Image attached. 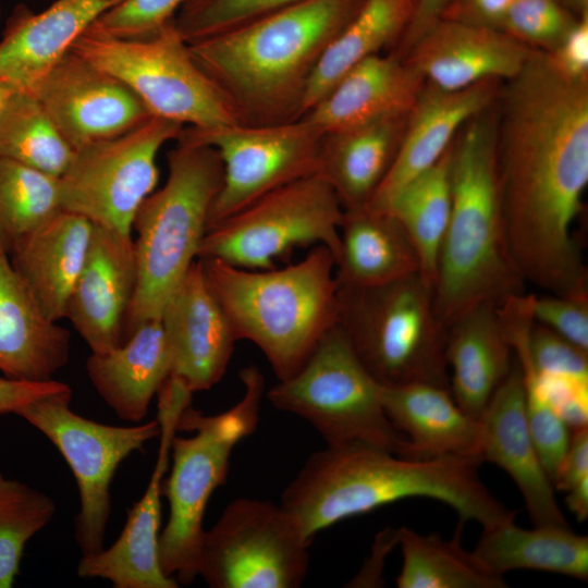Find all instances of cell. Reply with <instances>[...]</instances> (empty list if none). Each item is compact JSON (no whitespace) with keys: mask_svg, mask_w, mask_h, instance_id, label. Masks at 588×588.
Wrapping results in <instances>:
<instances>
[{"mask_svg":"<svg viewBox=\"0 0 588 588\" xmlns=\"http://www.w3.org/2000/svg\"><path fill=\"white\" fill-rule=\"evenodd\" d=\"M445 356L453 399L479 418L514 362L498 305L480 304L452 323L446 330Z\"/></svg>","mask_w":588,"mask_h":588,"instance_id":"cell-30","label":"cell"},{"mask_svg":"<svg viewBox=\"0 0 588 588\" xmlns=\"http://www.w3.org/2000/svg\"><path fill=\"white\" fill-rule=\"evenodd\" d=\"M56 510L49 495L0 471V588L14 585L26 543L51 522Z\"/></svg>","mask_w":588,"mask_h":588,"instance_id":"cell-39","label":"cell"},{"mask_svg":"<svg viewBox=\"0 0 588 588\" xmlns=\"http://www.w3.org/2000/svg\"><path fill=\"white\" fill-rule=\"evenodd\" d=\"M577 17L588 13V0H556Z\"/></svg>","mask_w":588,"mask_h":588,"instance_id":"cell-51","label":"cell"},{"mask_svg":"<svg viewBox=\"0 0 588 588\" xmlns=\"http://www.w3.org/2000/svg\"><path fill=\"white\" fill-rule=\"evenodd\" d=\"M416 0H365L329 46L311 76L303 103V117L319 102L354 65L384 48H394L407 27ZM391 49V50H392Z\"/></svg>","mask_w":588,"mask_h":588,"instance_id":"cell-33","label":"cell"},{"mask_svg":"<svg viewBox=\"0 0 588 588\" xmlns=\"http://www.w3.org/2000/svg\"><path fill=\"white\" fill-rule=\"evenodd\" d=\"M529 354L540 377L588 382V352L537 322L529 335Z\"/></svg>","mask_w":588,"mask_h":588,"instance_id":"cell-43","label":"cell"},{"mask_svg":"<svg viewBox=\"0 0 588 588\" xmlns=\"http://www.w3.org/2000/svg\"><path fill=\"white\" fill-rule=\"evenodd\" d=\"M87 376L103 402L121 419L140 422L152 397L170 376L161 318L144 321L118 347L90 353Z\"/></svg>","mask_w":588,"mask_h":588,"instance_id":"cell-28","label":"cell"},{"mask_svg":"<svg viewBox=\"0 0 588 588\" xmlns=\"http://www.w3.org/2000/svg\"><path fill=\"white\" fill-rule=\"evenodd\" d=\"M499 82L487 79L455 91L425 82L408 113L395 159L367 205L387 211L406 184L440 160L461 128L490 108L499 94Z\"/></svg>","mask_w":588,"mask_h":588,"instance_id":"cell-22","label":"cell"},{"mask_svg":"<svg viewBox=\"0 0 588 588\" xmlns=\"http://www.w3.org/2000/svg\"><path fill=\"white\" fill-rule=\"evenodd\" d=\"M192 392L181 381L169 377L157 393L160 444L156 465L143 497L128 510L121 535L108 549L82 556L77 565L81 578L109 580L114 588H177L159 562L161 495L169 467L171 443L177 420L191 404Z\"/></svg>","mask_w":588,"mask_h":588,"instance_id":"cell-16","label":"cell"},{"mask_svg":"<svg viewBox=\"0 0 588 588\" xmlns=\"http://www.w3.org/2000/svg\"><path fill=\"white\" fill-rule=\"evenodd\" d=\"M136 281L131 233L93 223L85 262L65 313L93 353H103L123 343L124 321Z\"/></svg>","mask_w":588,"mask_h":588,"instance_id":"cell-19","label":"cell"},{"mask_svg":"<svg viewBox=\"0 0 588 588\" xmlns=\"http://www.w3.org/2000/svg\"><path fill=\"white\" fill-rule=\"evenodd\" d=\"M338 284L375 286L419 273L416 249L400 221L368 205L343 209Z\"/></svg>","mask_w":588,"mask_h":588,"instance_id":"cell-31","label":"cell"},{"mask_svg":"<svg viewBox=\"0 0 588 588\" xmlns=\"http://www.w3.org/2000/svg\"><path fill=\"white\" fill-rule=\"evenodd\" d=\"M588 479V427L572 431L565 457L553 478L555 490L566 492Z\"/></svg>","mask_w":588,"mask_h":588,"instance_id":"cell-47","label":"cell"},{"mask_svg":"<svg viewBox=\"0 0 588 588\" xmlns=\"http://www.w3.org/2000/svg\"><path fill=\"white\" fill-rule=\"evenodd\" d=\"M451 148V216L433 284L445 330L471 308L525 292L511 257L498 175V122L488 109L470 119Z\"/></svg>","mask_w":588,"mask_h":588,"instance_id":"cell-4","label":"cell"},{"mask_svg":"<svg viewBox=\"0 0 588 588\" xmlns=\"http://www.w3.org/2000/svg\"><path fill=\"white\" fill-rule=\"evenodd\" d=\"M160 318L170 376L192 393L217 384L226 371L236 339L200 259L191 265Z\"/></svg>","mask_w":588,"mask_h":588,"instance_id":"cell-18","label":"cell"},{"mask_svg":"<svg viewBox=\"0 0 588 588\" xmlns=\"http://www.w3.org/2000/svg\"><path fill=\"white\" fill-rule=\"evenodd\" d=\"M408 113L323 132L318 173L343 209L362 207L372 198L395 159Z\"/></svg>","mask_w":588,"mask_h":588,"instance_id":"cell-27","label":"cell"},{"mask_svg":"<svg viewBox=\"0 0 588 588\" xmlns=\"http://www.w3.org/2000/svg\"><path fill=\"white\" fill-rule=\"evenodd\" d=\"M186 0H122L105 11L89 28L119 38H143L170 23Z\"/></svg>","mask_w":588,"mask_h":588,"instance_id":"cell-42","label":"cell"},{"mask_svg":"<svg viewBox=\"0 0 588 588\" xmlns=\"http://www.w3.org/2000/svg\"><path fill=\"white\" fill-rule=\"evenodd\" d=\"M342 215L334 191L316 173L264 195L209 228L197 259L267 270L297 247L323 245L336 262Z\"/></svg>","mask_w":588,"mask_h":588,"instance_id":"cell-11","label":"cell"},{"mask_svg":"<svg viewBox=\"0 0 588 588\" xmlns=\"http://www.w3.org/2000/svg\"><path fill=\"white\" fill-rule=\"evenodd\" d=\"M546 53L563 76L588 79V13L580 16L563 39Z\"/></svg>","mask_w":588,"mask_h":588,"instance_id":"cell-45","label":"cell"},{"mask_svg":"<svg viewBox=\"0 0 588 588\" xmlns=\"http://www.w3.org/2000/svg\"><path fill=\"white\" fill-rule=\"evenodd\" d=\"M168 152V177L137 209L132 229L137 281L123 342L144 321L160 318L197 259L208 216L223 183V163L211 146L176 138Z\"/></svg>","mask_w":588,"mask_h":588,"instance_id":"cell-6","label":"cell"},{"mask_svg":"<svg viewBox=\"0 0 588 588\" xmlns=\"http://www.w3.org/2000/svg\"><path fill=\"white\" fill-rule=\"evenodd\" d=\"M70 49L119 78L152 117L198 128L238 124L228 99L196 63L173 20L143 38L112 37L88 27Z\"/></svg>","mask_w":588,"mask_h":588,"instance_id":"cell-10","label":"cell"},{"mask_svg":"<svg viewBox=\"0 0 588 588\" xmlns=\"http://www.w3.org/2000/svg\"><path fill=\"white\" fill-rule=\"evenodd\" d=\"M578 19L556 0H514L501 30L529 48L549 52Z\"/></svg>","mask_w":588,"mask_h":588,"instance_id":"cell-41","label":"cell"},{"mask_svg":"<svg viewBox=\"0 0 588 588\" xmlns=\"http://www.w3.org/2000/svg\"><path fill=\"white\" fill-rule=\"evenodd\" d=\"M535 322L588 352V293L532 298Z\"/></svg>","mask_w":588,"mask_h":588,"instance_id":"cell-44","label":"cell"},{"mask_svg":"<svg viewBox=\"0 0 588 588\" xmlns=\"http://www.w3.org/2000/svg\"><path fill=\"white\" fill-rule=\"evenodd\" d=\"M449 2L450 0H416L409 23L391 51L403 58L419 38L442 19Z\"/></svg>","mask_w":588,"mask_h":588,"instance_id":"cell-49","label":"cell"},{"mask_svg":"<svg viewBox=\"0 0 588 588\" xmlns=\"http://www.w3.org/2000/svg\"><path fill=\"white\" fill-rule=\"evenodd\" d=\"M310 543L281 504L240 498L205 531L198 576L212 588H297Z\"/></svg>","mask_w":588,"mask_h":588,"instance_id":"cell-13","label":"cell"},{"mask_svg":"<svg viewBox=\"0 0 588 588\" xmlns=\"http://www.w3.org/2000/svg\"><path fill=\"white\" fill-rule=\"evenodd\" d=\"M70 387L60 381L29 382L0 376V414H15L37 399L62 392Z\"/></svg>","mask_w":588,"mask_h":588,"instance_id":"cell-48","label":"cell"},{"mask_svg":"<svg viewBox=\"0 0 588 588\" xmlns=\"http://www.w3.org/2000/svg\"><path fill=\"white\" fill-rule=\"evenodd\" d=\"M122 0H57L35 13L17 5L0 39V83L34 94L74 40Z\"/></svg>","mask_w":588,"mask_h":588,"instance_id":"cell-23","label":"cell"},{"mask_svg":"<svg viewBox=\"0 0 588 588\" xmlns=\"http://www.w3.org/2000/svg\"><path fill=\"white\" fill-rule=\"evenodd\" d=\"M474 552L494 573L537 569L588 579V538L571 527L522 528L513 520L483 528Z\"/></svg>","mask_w":588,"mask_h":588,"instance_id":"cell-32","label":"cell"},{"mask_svg":"<svg viewBox=\"0 0 588 588\" xmlns=\"http://www.w3.org/2000/svg\"><path fill=\"white\" fill-rule=\"evenodd\" d=\"M240 378L244 393L233 407L205 416L189 404L177 420V431L195 434L175 433L172 439L171 470L162 483L169 518L159 535L158 553L163 573L179 585H189L198 576L208 501L225 483L234 446L255 431L259 420L264 376L256 366H248Z\"/></svg>","mask_w":588,"mask_h":588,"instance_id":"cell-7","label":"cell"},{"mask_svg":"<svg viewBox=\"0 0 588 588\" xmlns=\"http://www.w3.org/2000/svg\"><path fill=\"white\" fill-rule=\"evenodd\" d=\"M71 388L37 399L15 412L39 430L70 466L79 492L75 539L83 556L105 548L111 515V482L120 464L160 434L158 419L120 427L100 424L70 408Z\"/></svg>","mask_w":588,"mask_h":588,"instance_id":"cell-12","label":"cell"},{"mask_svg":"<svg viewBox=\"0 0 588 588\" xmlns=\"http://www.w3.org/2000/svg\"><path fill=\"white\" fill-rule=\"evenodd\" d=\"M498 123V175L509 250L525 282L587 292L573 235L588 184V79L560 74L535 49L509 79Z\"/></svg>","mask_w":588,"mask_h":588,"instance_id":"cell-1","label":"cell"},{"mask_svg":"<svg viewBox=\"0 0 588 588\" xmlns=\"http://www.w3.org/2000/svg\"><path fill=\"white\" fill-rule=\"evenodd\" d=\"M33 95L74 151L120 136L152 117L119 78L71 49Z\"/></svg>","mask_w":588,"mask_h":588,"instance_id":"cell-17","label":"cell"},{"mask_svg":"<svg viewBox=\"0 0 588 588\" xmlns=\"http://www.w3.org/2000/svg\"><path fill=\"white\" fill-rule=\"evenodd\" d=\"M381 402L391 424L406 438L403 457L457 456L481 463L480 420L462 409L450 390L429 383L382 385Z\"/></svg>","mask_w":588,"mask_h":588,"instance_id":"cell-25","label":"cell"},{"mask_svg":"<svg viewBox=\"0 0 588 588\" xmlns=\"http://www.w3.org/2000/svg\"><path fill=\"white\" fill-rule=\"evenodd\" d=\"M475 460H411L364 444L327 445L313 453L284 489L281 505L304 535L411 498L440 501L460 522L489 528L515 518L485 486Z\"/></svg>","mask_w":588,"mask_h":588,"instance_id":"cell-2","label":"cell"},{"mask_svg":"<svg viewBox=\"0 0 588 588\" xmlns=\"http://www.w3.org/2000/svg\"><path fill=\"white\" fill-rule=\"evenodd\" d=\"M200 260L236 341L255 344L279 381L294 376L338 323L335 260L323 245L295 264L267 270Z\"/></svg>","mask_w":588,"mask_h":588,"instance_id":"cell-5","label":"cell"},{"mask_svg":"<svg viewBox=\"0 0 588 588\" xmlns=\"http://www.w3.org/2000/svg\"><path fill=\"white\" fill-rule=\"evenodd\" d=\"M61 210L59 177L0 158V246L9 256Z\"/></svg>","mask_w":588,"mask_h":588,"instance_id":"cell-37","label":"cell"},{"mask_svg":"<svg viewBox=\"0 0 588 588\" xmlns=\"http://www.w3.org/2000/svg\"><path fill=\"white\" fill-rule=\"evenodd\" d=\"M451 148L452 145L436 164L406 184L387 210L408 234L419 259V274L432 287L451 216Z\"/></svg>","mask_w":588,"mask_h":588,"instance_id":"cell-35","label":"cell"},{"mask_svg":"<svg viewBox=\"0 0 588 588\" xmlns=\"http://www.w3.org/2000/svg\"><path fill=\"white\" fill-rule=\"evenodd\" d=\"M183 127L150 117L120 136L75 150L59 177L62 210L131 233L137 209L157 186V155Z\"/></svg>","mask_w":588,"mask_h":588,"instance_id":"cell-14","label":"cell"},{"mask_svg":"<svg viewBox=\"0 0 588 588\" xmlns=\"http://www.w3.org/2000/svg\"><path fill=\"white\" fill-rule=\"evenodd\" d=\"M565 502L568 510L579 522L588 517V479L581 481L565 492Z\"/></svg>","mask_w":588,"mask_h":588,"instance_id":"cell-50","label":"cell"},{"mask_svg":"<svg viewBox=\"0 0 588 588\" xmlns=\"http://www.w3.org/2000/svg\"><path fill=\"white\" fill-rule=\"evenodd\" d=\"M73 156L38 99L14 93L0 114V158L60 177Z\"/></svg>","mask_w":588,"mask_h":588,"instance_id":"cell-36","label":"cell"},{"mask_svg":"<svg viewBox=\"0 0 588 588\" xmlns=\"http://www.w3.org/2000/svg\"><path fill=\"white\" fill-rule=\"evenodd\" d=\"M338 324L382 385L429 383L450 390L446 330L433 287L419 273L375 286L338 284Z\"/></svg>","mask_w":588,"mask_h":588,"instance_id":"cell-8","label":"cell"},{"mask_svg":"<svg viewBox=\"0 0 588 588\" xmlns=\"http://www.w3.org/2000/svg\"><path fill=\"white\" fill-rule=\"evenodd\" d=\"M322 134L305 118L269 125L184 126L177 138L213 147L223 163L207 230L264 195L318 173Z\"/></svg>","mask_w":588,"mask_h":588,"instance_id":"cell-15","label":"cell"},{"mask_svg":"<svg viewBox=\"0 0 588 588\" xmlns=\"http://www.w3.org/2000/svg\"><path fill=\"white\" fill-rule=\"evenodd\" d=\"M534 50L500 29L441 19L402 59L426 83L455 91L487 79L513 78Z\"/></svg>","mask_w":588,"mask_h":588,"instance_id":"cell-21","label":"cell"},{"mask_svg":"<svg viewBox=\"0 0 588 588\" xmlns=\"http://www.w3.org/2000/svg\"><path fill=\"white\" fill-rule=\"evenodd\" d=\"M365 0H301L253 22L188 44L231 105L238 124L303 117L305 94L329 46Z\"/></svg>","mask_w":588,"mask_h":588,"instance_id":"cell-3","label":"cell"},{"mask_svg":"<svg viewBox=\"0 0 588 588\" xmlns=\"http://www.w3.org/2000/svg\"><path fill=\"white\" fill-rule=\"evenodd\" d=\"M381 387L336 323L302 368L266 395L275 408L313 425L327 445L364 444L403 456L407 441L383 409Z\"/></svg>","mask_w":588,"mask_h":588,"instance_id":"cell-9","label":"cell"},{"mask_svg":"<svg viewBox=\"0 0 588 588\" xmlns=\"http://www.w3.org/2000/svg\"><path fill=\"white\" fill-rule=\"evenodd\" d=\"M91 232L93 223L88 219L61 210L9 256L44 314L53 321L65 318Z\"/></svg>","mask_w":588,"mask_h":588,"instance_id":"cell-29","label":"cell"},{"mask_svg":"<svg viewBox=\"0 0 588 588\" xmlns=\"http://www.w3.org/2000/svg\"><path fill=\"white\" fill-rule=\"evenodd\" d=\"M480 462L503 469L517 486L534 526L569 527L528 427L519 365L513 366L479 417Z\"/></svg>","mask_w":588,"mask_h":588,"instance_id":"cell-20","label":"cell"},{"mask_svg":"<svg viewBox=\"0 0 588 588\" xmlns=\"http://www.w3.org/2000/svg\"><path fill=\"white\" fill-rule=\"evenodd\" d=\"M301 0H186L173 23L187 44L231 30Z\"/></svg>","mask_w":588,"mask_h":588,"instance_id":"cell-40","label":"cell"},{"mask_svg":"<svg viewBox=\"0 0 588 588\" xmlns=\"http://www.w3.org/2000/svg\"><path fill=\"white\" fill-rule=\"evenodd\" d=\"M514 0H450L442 19L500 29Z\"/></svg>","mask_w":588,"mask_h":588,"instance_id":"cell-46","label":"cell"},{"mask_svg":"<svg viewBox=\"0 0 588 588\" xmlns=\"http://www.w3.org/2000/svg\"><path fill=\"white\" fill-rule=\"evenodd\" d=\"M15 91H13L10 87L7 85L0 83V114L8 105L9 100L13 96Z\"/></svg>","mask_w":588,"mask_h":588,"instance_id":"cell-52","label":"cell"},{"mask_svg":"<svg viewBox=\"0 0 588 588\" xmlns=\"http://www.w3.org/2000/svg\"><path fill=\"white\" fill-rule=\"evenodd\" d=\"M70 338L44 314L0 246V371L15 380H52L69 362Z\"/></svg>","mask_w":588,"mask_h":588,"instance_id":"cell-24","label":"cell"},{"mask_svg":"<svg viewBox=\"0 0 588 588\" xmlns=\"http://www.w3.org/2000/svg\"><path fill=\"white\" fill-rule=\"evenodd\" d=\"M464 523L454 537L420 535L408 527L396 531L403 555L396 578L399 588H504L502 575L489 568L474 551L462 544Z\"/></svg>","mask_w":588,"mask_h":588,"instance_id":"cell-34","label":"cell"},{"mask_svg":"<svg viewBox=\"0 0 588 588\" xmlns=\"http://www.w3.org/2000/svg\"><path fill=\"white\" fill-rule=\"evenodd\" d=\"M424 85L422 76L394 52L373 54L348 70L302 118L328 132L408 113Z\"/></svg>","mask_w":588,"mask_h":588,"instance_id":"cell-26","label":"cell"},{"mask_svg":"<svg viewBox=\"0 0 588 588\" xmlns=\"http://www.w3.org/2000/svg\"><path fill=\"white\" fill-rule=\"evenodd\" d=\"M531 328L529 319L516 318L507 324L506 335L522 373L525 413L530 434L553 483L567 452L572 429L555 412L538 382L529 354Z\"/></svg>","mask_w":588,"mask_h":588,"instance_id":"cell-38","label":"cell"}]
</instances>
